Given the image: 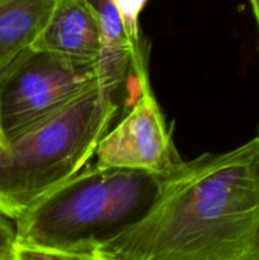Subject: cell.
I'll use <instances>...</instances> for the list:
<instances>
[{
	"instance_id": "cell-8",
	"label": "cell",
	"mask_w": 259,
	"mask_h": 260,
	"mask_svg": "<svg viewBox=\"0 0 259 260\" xmlns=\"http://www.w3.org/2000/svg\"><path fill=\"white\" fill-rule=\"evenodd\" d=\"M95 10L103 32L104 50L99 62L101 81L118 90L131 69L132 47L122 17L109 0H86Z\"/></svg>"
},
{
	"instance_id": "cell-13",
	"label": "cell",
	"mask_w": 259,
	"mask_h": 260,
	"mask_svg": "<svg viewBox=\"0 0 259 260\" xmlns=\"http://www.w3.org/2000/svg\"><path fill=\"white\" fill-rule=\"evenodd\" d=\"M251 5V9H253L254 17H255L256 24H258V29H259V0H249Z\"/></svg>"
},
{
	"instance_id": "cell-15",
	"label": "cell",
	"mask_w": 259,
	"mask_h": 260,
	"mask_svg": "<svg viewBox=\"0 0 259 260\" xmlns=\"http://www.w3.org/2000/svg\"><path fill=\"white\" fill-rule=\"evenodd\" d=\"M13 259H14V258H13Z\"/></svg>"
},
{
	"instance_id": "cell-14",
	"label": "cell",
	"mask_w": 259,
	"mask_h": 260,
	"mask_svg": "<svg viewBox=\"0 0 259 260\" xmlns=\"http://www.w3.org/2000/svg\"><path fill=\"white\" fill-rule=\"evenodd\" d=\"M258 136H259V135H258Z\"/></svg>"
},
{
	"instance_id": "cell-11",
	"label": "cell",
	"mask_w": 259,
	"mask_h": 260,
	"mask_svg": "<svg viewBox=\"0 0 259 260\" xmlns=\"http://www.w3.org/2000/svg\"><path fill=\"white\" fill-rule=\"evenodd\" d=\"M17 244L15 221L0 211V260H13Z\"/></svg>"
},
{
	"instance_id": "cell-1",
	"label": "cell",
	"mask_w": 259,
	"mask_h": 260,
	"mask_svg": "<svg viewBox=\"0 0 259 260\" xmlns=\"http://www.w3.org/2000/svg\"><path fill=\"white\" fill-rule=\"evenodd\" d=\"M112 260H259V136L182 161L141 221L101 249Z\"/></svg>"
},
{
	"instance_id": "cell-7",
	"label": "cell",
	"mask_w": 259,
	"mask_h": 260,
	"mask_svg": "<svg viewBox=\"0 0 259 260\" xmlns=\"http://www.w3.org/2000/svg\"><path fill=\"white\" fill-rule=\"evenodd\" d=\"M56 0H0V78L33 47Z\"/></svg>"
},
{
	"instance_id": "cell-6",
	"label": "cell",
	"mask_w": 259,
	"mask_h": 260,
	"mask_svg": "<svg viewBox=\"0 0 259 260\" xmlns=\"http://www.w3.org/2000/svg\"><path fill=\"white\" fill-rule=\"evenodd\" d=\"M33 50L47 51L81 62H101L104 42L95 10L86 0H56Z\"/></svg>"
},
{
	"instance_id": "cell-4",
	"label": "cell",
	"mask_w": 259,
	"mask_h": 260,
	"mask_svg": "<svg viewBox=\"0 0 259 260\" xmlns=\"http://www.w3.org/2000/svg\"><path fill=\"white\" fill-rule=\"evenodd\" d=\"M99 84L98 62L30 48L0 78V128L12 140Z\"/></svg>"
},
{
	"instance_id": "cell-10",
	"label": "cell",
	"mask_w": 259,
	"mask_h": 260,
	"mask_svg": "<svg viewBox=\"0 0 259 260\" xmlns=\"http://www.w3.org/2000/svg\"><path fill=\"white\" fill-rule=\"evenodd\" d=\"M13 260H112L101 251L75 253V251L55 250L17 244Z\"/></svg>"
},
{
	"instance_id": "cell-2",
	"label": "cell",
	"mask_w": 259,
	"mask_h": 260,
	"mask_svg": "<svg viewBox=\"0 0 259 260\" xmlns=\"http://www.w3.org/2000/svg\"><path fill=\"white\" fill-rule=\"evenodd\" d=\"M161 177L86 167L30 206L17 221L19 245L94 253L145 217Z\"/></svg>"
},
{
	"instance_id": "cell-3",
	"label": "cell",
	"mask_w": 259,
	"mask_h": 260,
	"mask_svg": "<svg viewBox=\"0 0 259 260\" xmlns=\"http://www.w3.org/2000/svg\"><path fill=\"white\" fill-rule=\"evenodd\" d=\"M117 90L99 84L9 140L0 160V211L17 221L85 169L118 112Z\"/></svg>"
},
{
	"instance_id": "cell-5",
	"label": "cell",
	"mask_w": 259,
	"mask_h": 260,
	"mask_svg": "<svg viewBox=\"0 0 259 260\" xmlns=\"http://www.w3.org/2000/svg\"><path fill=\"white\" fill-rule=\"evenodd\" d=\"M140 85L131 109L99 142L95 165L165 177L183 160L173 144L149 75L140 80Z\"/></svg>"
},
{
	"instance_id": "cell-12",
	"label": "cell",
	"mask_w": 259,
	"mask_h": 260,
	"mask_svg": "<svg viewBox=\"0 0 259 260\" xmlns=\"http://www.w3.org/2000/svg\"><path fill=\"white\" fill-rule=\"evenodd\" d=\"M8 147H9V140L7 139L5 134L2 131V128H0V160L3 159L5 152L8 151Z\"/></svg>"
},
{
	"instance_id": "cell-9",
	"label": "cell",
	"mask_w": 259,
	"mask_h": 260,
	"mask_svg": "<svg viewBox=\"0 0 259 260\" xmlns=\"http://www.w3.org/2000/svg\"><path fill=\"white\" fill-rule=\"evenodd\" d=\"M119 15L126 27L127 36L132 47L131 70L135 75V80L139 83L144 76L149 75L147 73V62L145 56V47L142 43L141 30H140L139 17L142 8L145 7L147 0H109Z\"/></svg>"
}]
</instances>
